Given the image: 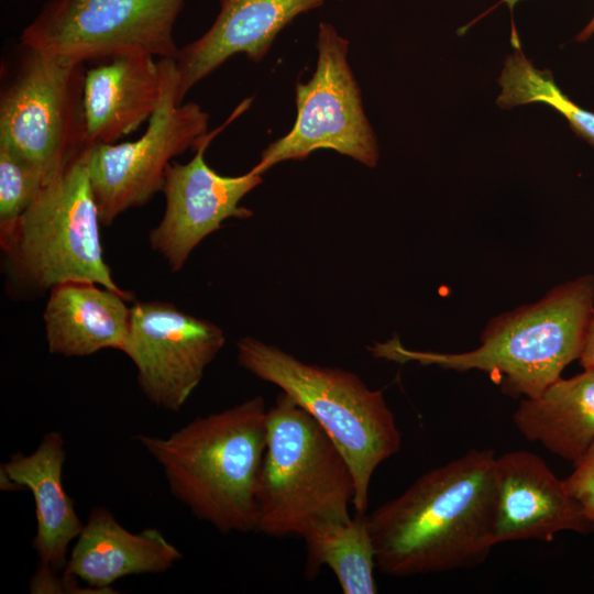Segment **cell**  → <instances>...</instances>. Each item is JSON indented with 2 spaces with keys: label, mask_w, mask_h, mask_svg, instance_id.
I'll use <instances>...</instances> for the list:
<instances>
[{
  "label": "cell",
  "mask_w": 594,
  "mask_h": 594,
  "mask_svg": "<svg viewBox=\"0 0 594 594\" xmlns=\"http://www.w3.org/2000/svg\"><path fill=\"white\" fill-rule=\"evenodd\" d=\"M496 457L472 449L366 514L376 566L406 578L482 563L494 541Z\"/></svg>",
  "instance_id": "6da1fadb"
},
{
  "label": "cell",
  "mask_w": 594,
  "mask_h": 594,
  "mask_svg": "<svg viewBox=\"0 0 594 594\" xmlns=\"http://www.w3.org/2000/svg\"><path fill=\"white\" fill-rule=\"evenodd\" d=\"M267 408L256 396L197 417L166 438L139 435L172 495L222 534L256 531Z\"/></svg>",
  "instance_id": "7a4b0ae2"
},
{
  "label": "cell",
  "mask_w": 594,
  "mask_h": 594,
  "mask_svg": "<svg viewBox=\"0 0 594 594\" xmlns=\"http://www.w3.org/2000/svg\"><path fill=\"white\" fill-rule=\"evenodd\" d=\"M594 310V276L568 280L538 301L498 315L477 348L458 353L407 349L398 338L369 346L376 359L444 370H479L498 376L504 393L536 397L579 360Z\"/></svg>",
  "instance_id": "3957f363"
},
{
  "label": "cell",
  "mask_w": 594,
  "mask_h": 594,
  "mask_svg": "<svg viewBox=\"0 0 594 594\" xmlns=\"http://www.w3.org/2000/svg\"><path fill=\"white\" fill-rule=\"evenodd\" d=\"M86 147L53 174L15 223L0 233L6 287L12 298H34L69 282L121 289L100 239V217Z\"/></svg>",
  "instance_id": "277c9868"
},
{
  "label": "cell",
  "mask_w": 594,
  "mask_h": 594,
  "mask_svg": "<svg viewBox=\"0 0 594 594\" xmlns=\"http://www.w3.org/2000/svg\"><path fill=\"white\" fill-rule=\"evenodd\" d=\"M237 346L242 367L280 388L328 433L352 473L354 510L366 513L374 471L402 444L382 391L369 388L351 372L307 364L253 337Z\"/></svg>",
  "instance_id": "5b68a950"
},
{
  "label": "cell",
  "mask_w": 594,
  "mask_h": 594,
  "mask_svg": "<svg viewBox=\"0 0 594 594\" xmlns=\"http://www.w3.org/2000/svg\"><path fill=\"white\" fill-rule=\"evenodd\" d=\"M354 480L323 428L280 392L267 410L256 531L302 538L315 525L351 517Z\"/></svg>",
  "instance_id": "8992f818"
},
{
  "label": "cell",
  "mask_w": 594,
  "mask_h": 594,
  "mask_svg": "<svg viewBox=\"0 0 594 594\" xmlns=\"http://www.w3.org/2000/svg\"><path fill=\"white\" fill-rule=\"evenodd\" d=\"M0 98V144L51 177L88 147L84 112L85 63L22 46Z\"/></svg>",
  "instance_id": "52a82bcc"
},
{
  "label": "cell",
  "mask_w": 594,
  "mask_h": 594,
  "mask_svg": "<svg viewBox=\"0 0 594 594\" xmlns=\"http://www.w3.org/2000/svg\"><path fill=\"white\" fill-rule=\"evenodd\" d=\"M315 73L296 85L297 117L290 131L271 143L253 169L263 174L277 163L305 160L314 151L333 150L375 167L378 144L362 105L360 86L348 62L349 41L320 22Z\"/></svg>",
  "instance_id": "ba28073f"
},
{
  "label": "cell",
  "mask_w": 594,
  "mask_h": 594,
  "mask_svg": "<svg viewBox=\"0 0 594 594\" xmlns=\"http://www.w3.org/2000/svg\"><path fill=\"white\" fill-rule=\"evenodd\" d=\"M186 0H50L22 46L85 63L143 53L176 58L174 24Z\"/></svg>",
  "instance_id": "9c48e42d"
},
{
  "label": "cell",
  "mask_w": 594,
  "mask_h": 594,
  "mask_svg": "<svg viewBox=\"0 0 594 594\" xmlns=\"http://www.w3.org/2000/svg\"><path fill=\"white\" fill-rule=\"evenodd\" d=\"M163 62L162 98L144 134L133 142L99 144L89 150L90 184L103 227L162 191L172 160L208 133L209 114L195 102L176 100V58Z\"/></svg>",
  "instance_id": "30bf717a"
},
{
  "label": "cell",
  "mask_w": 594,
  "mask_h": 594,
  "mask_svg": "<svg viewBox=\"0 0 594 594\" xmlns=\"http://www.w3.org/2000/svg\"><path fill=\"white\" fill-rule=\"evenodd\" d=\"M226 343L223 330L167 301L131 306L122 352L133 362L143 395L156 407L178 411Z\"/></svg>",
  "instance_id": "8fae6325"
},
{
  "label": "cell",
  "mask_w": 594,
  "mask_h": 594,
  "mask_svg": "<svg viewBox=\"0 0 594 594\" xmlns=\"http://www.w3.org/2000/svg\"><path fill=\"white\" fill-rule=\"evenodd\" d=\"M223 127L201 136L194 157L172 162L162 191L166 206L160 223L150 232L151 248L162 255L172 272L183 268L194 249L229 218L246 219L253 212L240 200L258 186L262 174L253 168L240 176H222L205 161V152Z\"/></svg>",
  "instance_id": "7c38bea8"
},
{
  "label": "cell",
  "mask_w": 594,
  "mask_h": 594,
  "mask_svg": "<svg viewBox=\"0 0 594 594\" xmlns=\"http://www.w3.org/2000/svg\"><path fill=\"white\" fill-rule=\"evenodd\" d=\"M496 483L495 544L591 532L581 504L539 455L517 450L496 457Z\"/></svg>",
  "instance_id": "4fadbf2b"
},
{
  "label": "cell",
  "mask_w": 594,
  "mask_h": 594,
  "mask_svg": "<svg viewBox=\"0 0 594 594\" xmlns=\"http://www.w3.org/2000/svg\"><path fill=\"white\" fill-rule=\"evenodd\" d=\"M326 0H219L220 11L199 38L176 57V100L235 54L262 61L277 34L296 16Z\"/></svg>",
  "instance_id": "5bb4252c"
},
{
  "label": "cell",
  "mask_w": 594,
  "mask_h": 594,
  "mask_svg": "<svg viewBox=\"0 0 594 594\" xmlns=\"http://www.w3.org/2000/svg\"><path fill=\"white\" fill-rule=\"evenodd\" d=\"M163 58L116 55L86 72L84 112L89 146L113 144L148 121L164 89Z\"/></svg>",
  "instance_id": "9a60e30c"
},
{
  "label": "cell",
  "mask_w": 594,
  "mask_h": 594,
  "mask_svg": "<svg viewBox=\"0 0 594 594\" xmlns=\"http://www.w3.org/2000/svg\"><path fill=\"white\" fill-rule=\"evenodd\" d=\"M180 559L179 550L157 529L131 532L110 510L96 507L77 537L63 572L98 593H111V585L119 579L163 573Z\"/></svg>",
  "instance_id": "2e32d148"
},
{
  "label": "cell",
  "mask_w": 594,
  "mask_h": 594,
  "mask_svg": "<svg viewBox=\"0 0 594 594\" xmlns=\"http://www.w3.org/2000/svg\"><path fill=\"white\" fill-rule=\"evenodd\" d=\"M65 460L62 435L50 431L34 452L29 455L16 453L1 466V479L10 484V490L25 487L31 491L36 515L32 547L38 566L57 573L65 570L68 546L84 528L63 485Z\"/></svg>",
  "instance_id": "e0dca14e"
},
{
  "label": "cell",
  "mask_w": 594,
  "mask_h": 594,
  "mask_svg": "<svg viewBox=\"0 0 594 594\" xmlns=\"http://www.w3.org/2000/svg\"><path fill=\"white\" fill-rule=\"evenodd\" d=\"M89 282H69L48 293L44 309L48 351L63 356H87L105 349L122 351L129 334L131 300Z\"/></svg>",
  "instance_id": "ac0fdd59"
},
{
  "label": "cell",
  "mask_w": 594,
  "mask_h": 594,
  "mask_svg": "<svg viewBox=\"0 0 594 594\" xmlns=\"http://www.w3.org/2000/svg\"><path fill=\"white\" fill-rule=\"evenodd\" d=\"M520 435L572 462L594 443V370L559 377L536 397H525L513 414Z\"/></svg>",
  "instance_id": "d6986e66"
},
{
  "label": "cell",
  "mask_w": 594,
  "mask_h": 594,
  "mask_svg": "<svg viewBox=\"0 0 594 594\" xmlns=\"http://www.w3.org/2000/svg\"><path fill=\"white\" fill-rule=\"evenodd\" d=\"M302 539L307 578H315L326 565L336 575L343 594L377 592L376 562L366 513L355 512L349 519L319 522Z\"/></svg>",
  "instance_id": "ffe728a7"
},
{
  "label": "cell",
  "mask_w": 594,
  "mask_h": 594,
  "mask_svg": "<svg viewBox=\"0 0 594 594\" xmlns=\"http://www.w3.org/2000/svg\"><path fill=\"white\" fill-rule=\"evenodd\" d=\"M512 43L515 52L506 58L501 73L497 105L503 109L527 103L548 105L566 119L575 134L594 147V112L564 95L551 72L537 69L520 50L518 38Z\"/></svg>",
  "instance_id": "44dd1931"
},
{
  "label": "cell",
  "mask_w": 594,
  "mask_h": 594,
  "mask_svg": "<svg viewBox=\"0 0 594 594\" xmlns=\"http://www.w3.org/2000/svg\"><path fill=\"white\" fill-rule=\"evenodd\" d=\"M48 178L37 165L0 144V233L15 223Z\"/></svg>",
  "instance_id": "7402d4cb"
},
{
  "label": "cell",
  "mask_w": 594,
  "mask_h": 594,
  "mask_svg": "<svg viewBox=\"0 0 594 594\" xmlns=\"http://www.w3.org/2000/svg\"><path fill=\"white\" fill-rule=\"evenodd\" d=\"M563 482L568 492L583 507L591 532L594 534V443L574 464V470Z\"/></svg>",
  "instance_id": "603a6c76"
},
{
  "label": "cell",
  "mask_w": 594,
  "mask_h": 594,
  "mask_svg": "<svg viewBox=\"0 0 594 594\" xmlns=\"http://www.w3.org/2000/svg\"><path fill=\"white\" fill-rule=\"evenodd\" d=\"M579 361L583 370H594V310L587 324L585 340Z\"/></svg>",
  "instance_id": "cb8c5ba5"
},
{
  "label": "cell",
  "mask_w": 594,
  "mask_h": 594,
  "mask_svg": "<svg viewBox=\"0 0 594 594\" xmlns=\"http://www.w3.org/2000/svg\"><path fill=\"white\" fill-rule=\"evenodd\" d=\"M520 0H502V2H505L509 9H513L514 6ZM594 34V15L590 20V22L585 25V28L576 35L575 40L578 42H585L587 41L592 35Z\"/></svg>",
  "instance_id": "d4e9b609"
}]
</instances>
